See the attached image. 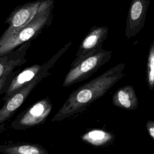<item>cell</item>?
<instances>
[{
    "instance_id": "14",
    "label": "cell",
    "mask_w": 154,
    "mask_h": 154,
    "mask_svg": "<svg viewBox=\"0 0 154 154\" xmlns=\"http://www.w3.org/2000/svg\"><path fill=\"white\" fill-rule=\"evenodd\" d=\"M146 79L149 88L152 90L154 87V42L151 43L147 55Z\"/></svg>"
},
{
    "instance_id": "1",
    "label": "cell",
    "mask_w": 154,
    "mask_h": 154,
    "mask_svg": "<svg viewBox=\"0 0 154 154\" xmlns=\"http://www.w3.org/2000/svg\"><path fill=\"white\" fill-rule=\"evenodd\" d=\"M125 68V63H120L75 90L51 121H61L85 110L126 75L123 72Z\"/></svg>"
},
{
    "instance_id": "9",
    "label": "cell",
    "mask_w": 154,
    "mask_h": 154,
    "mask_svg": "<svg viewBox=\"0 0 154 154\" xmlns=\"http://www.w3.org/2000/svg\"><path fill=\"white\" fill-rule=\"evenodd\" d=\"M31 43V41L27 42L17 49L0 57V78L8 75L15 67L21 66L26 61L25 57Z\"/></svg>"
},
{
    "instance_id": "16",
    "label": "cell",
    "mask_w": 154,
    "mask_h": 154,
    "mask_svg": "<svg viewBox=\"0 0 154 154\" xmlns=\"http://www.w3.org/2000/svg\"><path fill=\"white\" fill-rule=\"evenodd\" d=\"M8 75H4L0 78V91L2 88L3 86L4 85V84L7 80Z\"/></svg>"
},
{
    "instance_id": "2",
    "label": "cell",
    "mask_w": 154,
    "mask_h": 154,
    "mask_svg": "<svg viewBox=\"0 0 154 154\" xmlns=\"http://www.w3.org/2000/svg\"><path fill=\"white\" fill-rule=\"evenodd\" d=\"M72 44V42L71 41L65 44L63 47L54 54L48 61L43 64V67L40 72L33 80L6 100L4 105L0 109V123L10 118L22 105L31 91L38 84V83L50 75V69L54 66L61 56L65 53Z\"/></svg>"
},
{
    "instance_id": "4",
    "label": "cell",
    "mask_w": 154,
    "mask_h": 154,
    "mask_svg": "<svg viewBox=\"0 0 154 154\" xmlns=\"http://www.w3.org/2000/svg\"><path fill=\"white\" fill-rule=\"evenodd\" d=\"M54 5V0H36L17 7L5 20L8 27L0 37V45L19 29L29 23L38 14Z\"/></svg>"
},
{
    "instance_id": "7",
    "label": "cell",
    "mask_w": 154,
    "mask_h": 154,
    "mask_svg": "<svg viewBox=\"0 0 154 154\" xmlns=\"http://www.w3.org/2000/svg\"><path fill=\"white\" fill-rule=\"evenodd\" d=\"M108 28L105 26H93L81 42L75 58L70 67H73L85 57L102 49V45L106 39Z\"/></svg>"
},
{
    "instance_id": "8",
    "label": "cell",
    "mask_w": 154,
    "mask_h": 154,
    "mask_svg": "<svg viewBox=\"0 0 154 154\" xmlns=\"http://www.w3.org/2000/svg\"><path fill=\"white\" fill-rule=\"evenodd\" d=\"M150 0H131L125 29L127 39L136 36L143 28Z\"/></svg>"
},
{
    "instance_id": "13",
    "label": "cell",
    "mask_w": 154,
    "mask_h": 154,
    "mask_svg": "<svg viewBox=\"0 0 154 154\" xmlns=\"http://www.w3.org/2000/svg\"><path fill=\"white\" fill-rule=\"evenodd\" d=\"M5 154H48V151L38 144L26 143L5 147L2 150Z\"/></svg>"
},
{
    "instance_id": "3",
    "label": "cell",
    "mask_w": 154,
    "mask_h": 154,
    "mask_svg": "<svg viewBox=\"0 0 154 154\" xmlns=\"http://www.w3.org/2000/svg\"><path fill=\"white\" fill-rule=\"evenodd\" d=\"M54 5L41 12L29 23L7 38L0 45V57L14 51L22 44L34 39L45 28L49 26L53 19Z\"/></svg>"
},
{
    "instance_id": "12",
    "label": "cell",
    "mask_w": 154,
    "mask_h": 154,
    "mask_svg": "<svg viewBox=\"0 0 154 154\" xmlns=\"http://www.w3.org/2000/svg\"><path fill=\"white\" fill-rule=\"evenodd\" d=\"M81 140L93 146L102 147L112 143L115 136L111 132L100 129H93L84 134Z\"/></svg>"
},
{
    "instance_id": "15",
    "label": "cell",
    "mask_w": 154,
    "mask_h": 154,
    "mask_svg": "<svg viewBox=\"0 0 154 154\" xmlns=\"http://www.w3.org/2000/svg\"><path fill=\"white\" fill-rule=\"evenodd\" d=\"M146 127L148 134L151 138L154 140V122L151 120H148L146 124Z\"/></svg>"
},
{
    "instance_id": "11",
    "label": "cell",
    "mask_w": 154,
    "mask_h": 154,
    "mask_svg": "<svg viewBox=\"0 0 154 154\" xmlns=\"http://www.w3.org/2000/svg\"><path fill=\"white\" fill-rule=\"evenodd\" d=\"M42 67L43 64L32 65L25 69L16 76L9 85L4 99L7 100L9 97L33 80L40 72Z\"/></svg>"
},
{
    "instance_id": "6",
    "label": "cell",
    "mask_w": 154,
    "mask_h": 154,
    "mask_svg": "<svg viewBox=\"0 0 154 154\" xmlns=\"http://www.w3.org/2000/svg\"><path fill=\"white\" fill-rule=\"evenodd\" d=\"M52 109V104L49 98L42 99L35 102L22 115H20L13 123L17 129L30 128L43 123Z\"/></svg>"
},
{
    "instance_id": "5",
    "label": "cell",
    "mask_w": 154,
    "mask_h": 154,
    "mask_svg": "<svg viewBox=\"0 0 154 154\" xmlns=\"http://www.w3.org/2000/svg\"><path fill=\"white\" fill-rule=\"evenodd\" d=\"M111 56L112 51L101 49L82 59L70 67L63 82V87H67L87 79L106 63Z\"/></svg>"
},
{
    "instance_id": "10",
    "label": "cell",
    "mask_w": 154,
    "mask_h": 154,
    "mask_svg": "<svg viewBox=\"0 0 154 154\" xmlns=\"http://www.w3.org/2000/svg\"><path fill=\"white\" fill-rule=\"evenodd\" d=\"M112 104L119 108L133 111L138 106V100L132 85H126L117 89L112 97Z\"/></svg>"
}]
</instances>
